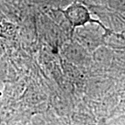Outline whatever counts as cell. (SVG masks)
<instances>
[{
    "label": "cell",
    "instance_id": "3",
    "mask_svg": "<svg viewBox=\"0 0 125 125\" xmlns=\"http://www.w3.org/2000/svg\"><path fill=\"white\" fill-rule=\"evenodd\" d=\"M34 1H38V2H45V1H47V0H34Z\"/></svg>",
    "mask_w": 125,
    "mask_h": 125
},
{
    "label": "cell",
    "instance_id": "2",
    "mask_svg": "<svg viewBox=\"0 0 125 125\" xmlns=\"http://www.w3.org/2000/svg\"><path fill=\"white\" fill-rule=\"evenodd\" d=\"M76 29L77 39L83 47L88 49H95L101 45V40H102L104 36L98 35L97 31L93 30L92 27H89V25L77 28Z\"/></svg>",
    "mask_w": 125,
    "mask_h": 125
},
{
    "label": "cell",
    "instance_id": "1",
    "mask_svg": "<svg viewBox=\"0 0 125 125\" xmlns=\"http://www.w3.org/2000/svg\"><path fill=\"white\" fill-rule=\"evenodd\" d=\"M64 17L67 19V22L73 29L82 27H85L90 24L96 23L100 25L104 31V37L109 36L111 31L105 27L99 20H94L91 17L89 10L83 5L74 3L68 6L64 10H61Z\"/></svg>",
    "mask_w": 125,
    "mask_h": 125
}]
</instances>
